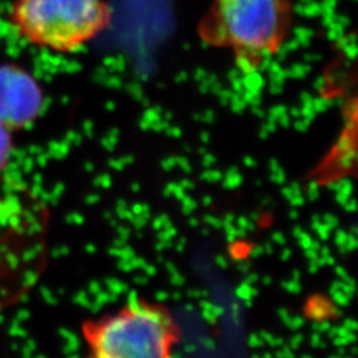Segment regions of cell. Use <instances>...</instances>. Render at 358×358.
Returning a JSON list of instances; mask_svg holds the SVG:
<instances>
[{
  "instance_id": "cell-1",
  "label": "cell",
  "mask_w": 358,
  "mask_h": 358,
  "mask_svg": "<svg viewBox=\"0 0 358 358\" xmlns=\"http://www.w3.org/2000/svg\"><path fill=\"white\" fill-rule=\"evenodd\" d=\"M50 211L20 179L0 174V312L24 301L48 257Z\"/></svg>"
},
{
  "instance_id": "cell-2",
  "label": "cell",
  "mask_w": 358,
  "mask_h": 358,
  "mask_svg": "<svg viewBox=\"0 0 358 358\" xmlns=\"http://www.w3.org/2000/svg\"><path fill=\"white\" fill-rule=\"evenodd\" d=\"M294 24L291 0H214L201 24L203 38L256 66L282 50Z\"/></svg>"
},
{
  "instance_id": "cell-3",
  "label": "cell",
  "mask_w": 358,
  "mask_h": 358,
  "mask_svg": "<svg viewBox=\"0 0 358 358\" xmlns=\"http://www.w3.org/2000/svg\"><path fill=\"white\" fill-rule=\"evenodd\" d=\"M8 20L28 44L72 53L109 28L112 10L106 0H13Z\"/></svg>"
},
{
  "instance_id": "cell-4",
  "label": "cell",
  "mask_w": 358,
  "mask_h": 358,
  "mask_svg": "<svg viewBox=\"0 0 358 358\" xmlns=\"http://www.w3.org/2000/svg\"><path fill=\"white\" fill-rule=\"evenodd\" d=\"M84 337L96 357L157 358L170 353L177 333L162 309L136 303L87 324Z\"/></svg>"
},
{
  "instance_id": "cell-5",
  "label": "cell",
  "mask_w": 358,
  "mask_h": 358,
  "mask_svg": "<svg viewBox=\"0 0 358 358\" xmlns=\"http://www.w3.org/2000/svg\"><path fill=\"white\" fill-rule=\"evenodd\" d=\"M44 105L38 80L16 63L0 64V125L11 131L35 122Z\"/></svg>"
},
{
  "instance_id": "cell-6",
  "label": "cell",
  "mask_w": 358,
  "mask_h": 358,
  "mask_svg": "<svg viewBox=\"0 0 358 358\" xmlns=\"http://www.w3.org/2000/svg\"><path fill=\"white\" fill-rule=\"evenodd\" d=\"M13 152V131L0 125V174L7 171Z\"/></svg>"
}]
</instances>
